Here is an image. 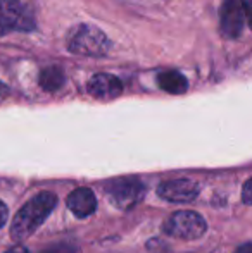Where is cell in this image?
Masks as SVG:
<instances>
[{"instance_id": "cell-1", "label": "cell", "mask_w": 252, "mask_h": 253, "mask_svg": "<svg viewBox=\"0 0 252 253\" xmlns=\"http://www.w3.org/2000/svg\"><path fill=\"white\" fill-rule=\"evenodd\" d=\"M55 205H57V197L50 191H42L30 202H26L14 217L10 226V238L17 243L31 236L45 222Z\"/></svg>"}, {"instance_id": "cell-2", "label": "cell", "mask_w": 252, "mask_h": 253, "mask_svg": "<svg viewBox=\"0 0 252 253\" xmlns=\"http://www.w3.org/2000/svg\"><path fill=\"white\" fill-rule=\"evenodd\" d=\"M37 28L35 0H0V37L14 31L28 33Z\"/></svg>"}, {"instance_id": "cell-3", "label": "cell", "mask_w": 252, "mask_h": 253, "mask_svg": "<svg viewBox=\"0 0 252 253\" xmlns=\"http://www.w3.org/2000/svg\"><path fill=\"white\" fill-rule=\"evenodd\" d=\"M67 50L85 57H104L111 50V42L99 28L92 24H80L73 28L67 37Z\"/></svg>"}, {"instance_id": "cell-4", "label": "cell", "mask_w": 252, "mask_h": 253, "mask_svg": "<svg viewBox=\"0 0 252 253\" xmlns=\"http://www.w3.org/2000/svg\"><path fill=\"white\" fill-rule=\"evenodd\" d=\"M207 229L204 217L197 212L192 210H182V212H175L162 226L168 236L178 238V240H197Z\"/></svg>"}, {"instance_id": "cell-5", "label": "cell", "mask_w": 252, "mask_h": 253, "mask_svg": "<svg viewBox=\"0 0 252 253\" xmlns=\"http://www.w3.org/2000/svg\"><path fill=\"white\" fill-rule=\"evenodd\" d=\"M104 191L114 207L121 210H130L144 198L145 186L135 177H119L105 183Z\"/></svg>"}, {"instance_id": "cell-6", "label": "cell", "mask_w": 252, "mask_h": 253, "mask_svg": "<svg viewBox=\"0 0 252 253\" xmlns=\"http://www.w3.org/2000/svg\"><path fill=\"white\" fill-rule=\"evenodd\" d=\"M246 14L240 0H223L219 9V30L226 40H237L242 35Z\"/></svg>"}, {"instance_id": "cell-7", "label": "cell", "mask_w": 252, "mask_h": 253, "mask_svg": "<svg viewBox=\"0 0 252 253\" xmlns=\"http://www.w3.org/2000/svg\"><path fill=\"white\" fill-rule=\"evenodd\" d=\"M157 195L173 203H189L199 195V184L190 179H173L159 184Z\"/></svg>"}, {"instance_id": "cell-8", "label": "cell", "mask_w": 252, "mask_h": 253, "mask_svg": "<svg viewBox=\"0 0 252 253\" xmlns=\"http://www.w3.org/2000/svg\"><path fill=\"white\" fill-rule=\"evenodd\" d=\"M87 91L99 100H111V98H118L123 93V83L119 78L112 76V74L101 73L95 74L88 81Z\"/></svg>"}, {"instance_id": "cell-9", "label": "cell", "mask_w": 252, "mask_h": 253, "mask_svg": "<svg viewBox=\"0 0 252 253\" xmlns=\"http://www.w3.org/2000/svg\"><path fill=\"white\" fill-rule=\"evenodd\" d=\"M67 209L78 219H85V217L92 215L95 212V209H97V198H95L94 191L90 188H76L67 197Z\"/></svg>"}, {"instance_id": "cell-10", "label": "cell", "mask_w": 252, "mask_h": 253, "mask_svg": "<svg viewBox=\"0 0 252 253\" xmlns=\"http://www.w3.org/2000/svg\"><path fill=\"white\" fill-rule=\"evenodd\" d=\"M157 83L161 90L168 91V93H173V95L185 93L187 88H189L187 78L183 76L182 73H178V71H162V73H159Z\"/></svg>"}, {"instance_id": "cell-11", "label": "cell", "mask_w": 252, "mask_h": 253, "mask_svg": "<svg viewBox=\"0 0 252 253\" xmlns=\"http://www.w3.org/2000/svg\"><path fill=\"white\" fill-rule=\"evenodd\" d=\"M64 83H66V76L59 66H49L40 73V86L45 91L54 93V91L61 90Z\"/></svg>"}, {"instance_id": "cell-12", "label": "cell", "mask_w": 252, "mask_h": 253, "mask_svg": "<svg viewBox=\"0 0 252 253\" xmlns=\"http://www.w3.org/2000/svg\"><path fill=\"white\" fill-rule=\"evenodd\" d=\"M251 184H252V181L251 179H247L246 183H244V190H242V200L246 205H251L252 203V197H251V191H252V188H251Z\"/></svg>"}, {"instance_id": "cell-13", "label": "cell", "mask_w": 252, "mask_h": 253, "mask_svg": "<svg viewBox=\"0 0 252 253\" xmlns=\"http://www.w3.org/2000/svg\"><path fill=\"white\" fill-rule=\"evenodd\" d=\"M7 213H9V210H7V205L3 203L2 200H0V227L5 224L7 220Z\"/></svg>"}, {"instance_id": "cell-14", "label": "cell", "mask_w": 252, "mask_h": 253, "mask_svg": "<svg viewBox=\"0 0 252 253\" xmlns=\"http://www.w3.org/2000/svg\"><path fill=\"white\" fill-rule=\"evenodd\" d=\"M240 5H242L244 14H246V19H249L251 14H252V10H251V0H242V2H240Z\"/></svg>"}, {"instance_id": "cell-15", "label": "cell", "mask_w": 252, "mask_h": 253, "mask_svg": "<svg viewBox=\"0 0 252 253\" xmlns=\"http://www.w3.org/2000/svg\"><path fill=\"white\" fill-rule=\"evenodd\" d=\"M5 253H30V250L26 247H23V245H16V247L9 248Z\"/></svg>"}, {"instance_id": "cell-16", "label": "cell", "mask_w": 252, "mask_h": 253, "mask_svg": "<svg viewBox=\"0 0 252 253\" xmlns=\"http://www.w3.org/2000/svg\"><path fill=\"white\" fill-rule=\"evenodd\" d=\"M235 253H252V243H249V241H247V243H244L242 247L237 248Z\"/></svg>"}, {"instance_id": "cell-17", "label": "cell", "mask_w": 252, "mask_h": 253, "mask_svg": "<svg viewBox=\"0 0 252 253\" xmlns=\"http://www.w3.org/2000/svg\"><path fill=\"white\" fill-rule=\"evenodd\" d=\"M7 95H9V88H7V84H3L2 81H0V102L5 100Z\"/></svg>"}]
</instances>
